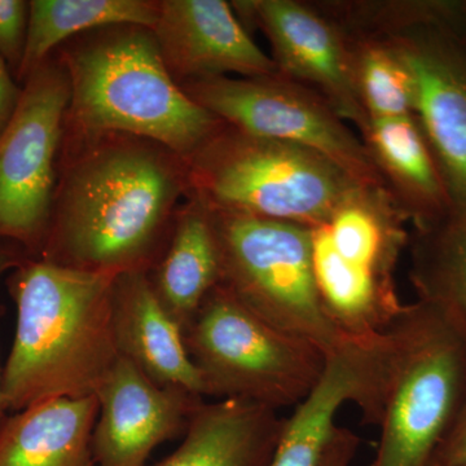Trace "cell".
Here are the masks:
<instances>
[{"mask_svg": "<svg viewBox=\"0 0 466 466\" xmlns=\"http://www.w3.org/2000/svg\"><path fill=\"white\" fill-rule=\"evenodd\" d=\"M76 137L79 150L56 187L41 259L110 276L148 272L188 198L186 161L131 135Z\"/></svg>", "mask_w": 466, "mask_h": 466, "instance_id": "1", "label": "cell"}, {"mask_svg": "<svg viewBox=\"0 0 466 466\" xmlns=\"http://www.w3.org/2000/svg\"><path fill=\"white\" fill-rule=\"evenodd\" d=\"M116 276L25 259L9 280L16 332L2 375L5 410L94 397L119 360L113 321Z\"/></svg>", "mask_w": 466, "mask_h": 466, "instance_id": "2", "label": "cell"}, {"mask_svg": "<svg viewBox=\"0 0 466 466\" xmlns=\"http://www.w3.org/2000/svg\"><path fill=\"white\" fill-rule=\"evenodd\" d=\"M66 45L58 61L70 86L66 124L76 137L131 135L186 161L222 125L177 84L149 27H103Z\"/></svg>", "mask_w": 466, "mask_h": 466, "instance_id": "3", "label": "cell"}, {"mask_svg": "<svg viewBox=\"0 0 466 466\" xmlns=\"http://www.w3.org/2000/svg\"><path fill=\"white\" fill-rule=\"evenodd\" d=\"M385 334L380 440L370 466H426L466 401V336L419 299Z\"/></svg>", "mask_w": 466, "mask_h": 466, "instance_id": "4", "label": "cell"}, {"mask_svg": "<svg viewBox=\"0 0 466 466\" xmlns=\"http://www.w3.org/2000/svg\"><path fill=\"white\" fill-rule=\"evenodd\" d=\"M189 195L214 210L309 228L329 222L359 186L323 156L225 124L186 159Z\"/></svg>", "mask_w": 466, "mask_h": 466, "instance_id": "5", "label": "cell"}, {"mask_svg": "<svg viewBox=\"0 0 466 466\" xmlns=\"http://www.w3.org/2000/svg\"><path fill=\"white\" fill-rule=\"evenodd\" d=\"M407 222L388 189L360 188L311 228L319 294L346 339L386 332L403 309L395 272L410 242Z\"/></svg>", "mask_w": 466, "mask_h": 466, "instance_id": "6", "label": "cell"}, {"mask_svg": "<svg viewBox=\"0 0 466 466\" xmlns=\"http://www.w3.org/2000/svg\"><path fill=\"white\" fill-rule=\"evenodd\" d=\"M208 211L219 249V284L242 306L276 329L311 343L325 357L351 339L339 332L321 302L311 228L211 208Z\"/></svg>", "mask_w": 466, "mask_h": 466, "instance_id": "7", "label": "cell"}, {"mask_svg": "<svg viewBox=\"0 0 466 466\" xmlns=\"http://www.w3.org/2000/svg\"><path fill=\"white\" fill-rule=\"evenodd\" d=\"M184 341L207 397L278 412L305 400L327 363L320 350L266 323L220 284L202 302Z\"/></svg>", "mask_w": 466, "mask_h": 466, "instance_id": "8", "label": "cell"}, {"mask_svg": "<svg viewBox=\"0 0 466 466\" xmlns=\"http://www.w3.org/2000/svg\"><path fill=\"white\" fill-rule=\"evenodd\" d=\"M180 87L225 124L312 150L359 186L386 188L363 139L320 95L305 86L276 75L218 76Z\"/></svg>", "mask_w": 466, "mask_h": 466, "instance_id": "9", "label": "cell"}, {"mask_svg": "<svg viewBox=\"0 0 466 466\" xmlns=\"http://www.w3.org/2000/svg\"><path fill=\"white\" fill-rule=\"evenodd\" d=\"M11 121L0 135V242L41 253L56 193V157L70 101L60 61L30 73Z\"/></svg>", "mask_w": 466, "mask_h": 466, "instance_id": "10", "label": "cell"}, {"mask_svg": "<svg viewBox=\"0 0 466 466\" xmlns=\"http://www.w3.org/2000/svg\"><path fill=\"white\" fill-rule=\"evenodd\" d=\"M406 61L416 86L415 116L446 184L453 211L466 210V35L426 21L381 34Z\"/></svg>", "mask_w": 466, "mask_h": 466, "instance_id": "11", "label": "cell"}, {"mask_svg": "<svg viewBox=\"0 0 466 466\" xmlns=\"http://www.w3.org/2000/svg\"><path fill=\"white\" fill-rule=\"evenodd\" d=\"M271 45L278 75L317 92L360 133L370 125L359 96L352 36L341 24L294 0L232 2Z\"/></svg>", "mask_w": 466, "mask_h": 466, "instance_id": "12", "label": "cell"}, {"mask_svg": "<svg viewBox=\"0 0 466 466\" xmlns=\"http://www.w3.org/2000/svg\"><path fill=\"white\" fill-rule=\"evenodd\" d=\"M385 332L372 339H349L327 357L324 372L308 397L285 419L268 466H320L336 431V416L355 403L367 424L379 425L386 368Z\"/></svg>", "mask_w": 466, "mask_h": 466, "instance_id": "13", "label": "cell"}, {"mask_svg": "<svg viewBox=\"0 0 466 466\" xmlns=\"http://www.w3.org/2000/svg\"><path fill=\"white\" fill-rule=\"evenodd\" d=\"M150 27L165 66L179 86L218 76L278 75L274 61L251 39L231 3L162 0Z\"/></svg>", "mask_w": 466, "mask_h": 466, "instance_id": "14", "label": "cell"}, {"mask_svg": "<svg viewBox=\"0 0 466 466\" xmlns=\"http://www.w3.org/2000/svg\"><path fill=\"white\" fill-rule=\"evenodd\" d=\"M96 397L95 466H147L156 447L186 433L192 413L204 401L198 395L156 385L122 357Z\"/></svg>", "mask_w": 466, "mask_h": 466, "instance_id": "15", "label": "cell"}, {"mask_svg": "<svg viewBox=\"0 0 466 466\" xmlns=\"http://www.w3.org/2000/svg\"><path fill=\"white\" fill-rule=\"evenodd\" d=\"M113 321L119 355L150 381L207 397L204 381L184 341V332L159 302L148 272L121 274L113 284Z\"/></svg>", "mask_w": 466, "mask_h": 466, "instance_id": "16", "label": "cell"}, {"mask_svg": "<svg viewBox=\"0 0 466 466\" xmlns=\"http://www.w3.org/2000/svg\"><path fill=\"white\" fill-rule=\"evenodd\" d=\"M361 137L386 188L415 228L452 213L433 149L416 116L373 119Z\"/></svg>", "mask_w": 466, "mask_h": 466, "instance_id": "17", "label": "cell"}, {"mask_svg": "<svg viewBox=\"0 0 466 466\" xmlns=\"http://www.w3.org/2000/svg\"><path fill=\"white\" fill-rule=\"evenodd\" d=\"M284 422L278 410L250 401L204 400L182 444L153 466H268Z\"/></svg>", "mask_w": 466, "mask_h": 466, "instance_id": "18", "label": "cell"}, {"mask_svg": "<svg viewBox=\"0 0 466 466\" xmlns=\"http://www.w3.org/2000/svg\"><path fill=\"white\" fill-rule=\"evenodd\" d=\"M165 309L186 332L220 280V257L208 208L188 195L177 208L167 247L148 271Z\"/></svg>", "mask_w": 466, "mask_h": 466, "instance_id": "19", "label": "cell"}, {"mask_svg": "<svg viewBox=\"0 0 466 466\" xmlns=\"http://www.w3.org/2000/svg\"><path fill=\"white\" fill-rule=\"evenodd\" d=\"M94 397L33 404L0 422V466H95Z\"/></svg>", "mask_w": 466, "mask_h": 466, "instance_id": "20", "label": "cell"}, {"mask_svg": "<svg viewBox=\"0 0 466 466\" xmlns=\"http://www.w3.org/2000/svg\"><path fill=\"white\" fill-rule=\"evenodd\" d=\"M156 2L144 0H33L18 76L26 79L57 46L81 34L115 25L152 27Z\"/></svg>", "mask_w": 466, "mask_h": 466, "instance_id": "21", "label": "cell"}, {"mask_svg": "<svg viewBox=\"0 0 466 466\" xmlns=\"http://www.w3.org/2000/svg\"><path fill=\"white\" fill-rule=\"evenodd\" d=\"M408 245L417 299L437 306L466 336V210L415 228Z\"/></svg>", "mask_w": 466, "mask_h": 466, "instance_id": "22", "label": "cell"}, {"mask_svg": "<svg viewBox=\"0 0 466 466\" xmlns=\"http://www.w3.org/2000/svg\"><path fill=\"white\" fill-rule=\"evenodd\" d=\"M352 41L359 96L370 121L415 116V79L400 52L380 35Z\"/></svg>", "mask_w": 466, "mask_h": 466, "instance_id": "23", "label": "cell"}, {"mask_svg": "<svg viewBox=\"0 0 466 466\" xmlns=\"http://www.w3.org/2000/svg\"><path fill=\"white\" fill-rule=\"evenodd\" d=\"M29 3L0 0V56L20 67L25 48Z\"/></svg>", "mask_w": 466, "mask_h": 466, "instance_id": "24", "label": "cell"}, {"mask_svg": "<svg viewBox=\"0 0 466 466\" xmlns=\"http://www.w3.org/2000/svg\"><path fill=\"white\" fill-rule=\"evenodd\" d=\"M429 464L435 466L466 465V401L451 426L449 433L435 450Z\"/></svg>", "mask_w": 466, "mask_h": 466, "instance_id": "25", "label": "cell"}, {"mask_svg": "<svg viewBox=\"0 0 466 466\" xmlns=\"http://www.w3.org/2000/svg\"><path fill=\"white\" fill-rule=\"evenodd\" d=\"M360 438L348 428L337 426L320 466H350L357 455Z\"/></svg>", "mask_w": 466, "mask_h": 466, "instance_id": "26", "label": "cell"}, {"mask_svg": "<svg viewBox=\"0 0 466 466\" xmlns=\"http://www.w3.org/2000/svg\"><path fill=\"white\" fill-rule=\"evenodd\" d=\"M21 92L9 76L5 58L0 56V135L7 127L20 101Z\"/></svg>", "mask_w": 466, "mask_h": 466, "instance_id": "27", "label": "cell"}, {"mask_svg": "<svg viewBox=\"0 0 466 466\" xmlns=\"http://www.w3.org/2000/svg\"><path fill=\"white\" fill-rule=\"evenodd\" d=\"M5 244V242H0V278H2L8 269L16 268V267L23 262V259L17 256L16 251ZM3 412H5V406H3L2 375H0V422H2Z\"/></svg>", "mask_w": 466, "mask_h": 466, "instance_id": "28", "label": "cell"}, {"mask_svg": "<svg viewBox=\"0 0 466 466\" xmlns=\"http://www.w3.org/2000/svg\"><path fill=\"white\" fill-rule=\"evenodd\" d=\"M460 27L466 35V0L460 2Z\"/></svg>", "mask_w": 466, "mask_h": 466, "instance_id": "29", "label": "cell"}]
</instances>
